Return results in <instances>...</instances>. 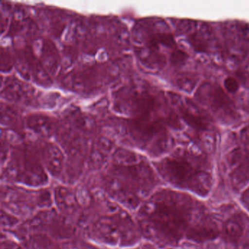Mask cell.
Here are the masks:
<instances>
[{
    "instance_id": "3",
    "label": "cell",
    "mask_w": 249,
    "mask_h": 249,
    "mask_svg": "<svg viewBox=\"0 0 249 249\" xmlns=\"http://www.w3.org/2000/svg\"><path fill=\"white\" fill-rule=\"evenodd\" d=\"M157 168L164 179L180 189L200 196H205L211 191V175L197 168L185 157H169L163 160Z\"/></svg>"
},
{
    "instance_id": "4",
    "label": "cell",
    "mask_w": 249,
    "mask_h": 249,
    "mask_svg": "<svg viewBox=\"0 0 249 249\" xmlns=\"http://www.w3.org/2000/svg\"><path fill=\"white\" fill-rule=\"evenodd\" d=\"M33 91V89L28 84L17 78H10L5 83V87L2 92L5 98L8 100L23 101L28 99Z\"/></svg>"
},
{
    "instance_id": "1",
    "label": "cell",
    "mask_w": 249,
    "mask_h": 249,
    "mask_svg": "<svg viewBox=\"0 0 249 249\" xmlns=\"http://www.w3.org/2000/svg\"><path fill=\"white\" fill-rule=\"evenodd\" d=\"M114 161L105 177L106 191L124 206L135 209L155 186L152 170L136 154L126 150L116 152Z\"/></svg>"
},
{
    "instance_id": "12",
    "label": "cell",
    "mask_w": 249,
    "mask_h": 249,
    "mask_svg": "<svg viewBox=\"0 0 249 249\" xmlns=\"http://www.w3.org/2000/svg\"><path fill=\"white\" fill-rule=\"evenodd\" d=\"M224 87L228 92L235 94L239 89V84L237 80L233 77H227L224 82Z\"/></svg>"
},
{
    "instance_id": "6",
    "label": "cell",
    "mask_w": 249,
    "mask_h": 249,
    "mask_svg": "<svg viewBox=\"0 0 249 249\" xmlns=\"http://www.w3.org/2000/svg\"><path fill=\"white\" fill-rule=\"evenodd\" d=\"M44 158L47 168L52 173H59L62 170L63 155L56 145L49 144L44 149Z\"/></svg>"
},
{
    "instance_id": "11",
    "label": "cell",
    "mask_w": 249,
    "mask_h": 249,
    "mask_svg": "<svg viewBox=\"0 0 249 249\" xmlns=\"http://www.w3.org/2000/svg\"><path fill=\"white\" fill-rule=\"evenodd\" d=\"M188 59H189V54L180 49H176L170 55V62L174 66H181Z\"/></svg>"
},
{
    "instance_id": "9",
    "label": "cell",
    "mask_w": 249,
    "mask_h": 249,
    "mask_svg": "<svg viewBox=\"0 0 249 249\" xmlns=\"http://www.w3.org/2000/svg\"><path fill=\"white\" fill-rule=\"evenodd\" d=\"M180 113L184 122L189 126L198 130H206L208 128V123L201 116L194 114L183 107H180Z\"/></svg>"
},
{
    "instance_id": "7",
    "label": "cell",
    "mask_w": 249,
    "mask_h": 249,
    "mask_svg": "<svg viewBox=\"0 0 249 249\" xmlns=\"http://www.w3.org/2000/svg\"><path fill=\"white\" fill-rule=\"evenodd\" d=\"M42 62L45 68L52 72H55L59 64V55L56 48L51 42L45 41L42 46Z\"/></svg>"
},
{
    "instance_id": "8",
    "label": "cell",
    "mask_w": 249,
    "mask_h": 249,
    "mask_svg": "<svg viewBox=\"0 0 249 249\" xmlns=\"http://www.w3.org/2000/svg\"><path fill=\"white\" fill-rule=\"evenodd\" d=\"M211 94H212L211 95L210 104L213 109L226 110L229 113L234 111V105L221 87H213L211 91Z\"/></svg>"
},
{
    "instance_id": "5",
    "label": "cell",
    "mask_w": 249,
    "mask_h": 249,
    "mask_svg": "<svg viewBox=\"0 0 249 249\" xmlns=\"http://www.w3.org/2000/svg\"><path fill=\"white\" fill-rule=\"evenodd\" d=\"M29 129L43 138H49L53 132V121L49 116L43 114H33L27 119Z\"/></svg>"
},
{
    "instance_id": "2",
    "label": "cell",
    "mask_w": 249,
    "mask_h": 249,
    "mask_svg": "<svg viewBox=\"0 0 249 249\" xmlns=\"http://www.w3.org/2000/svg\"><path fill=\"white\" fill-rule=\"evenodd\" d=\"M171 195L157 194L140 208L141 228L147 237L164 243L184 238L192 221V211Z\"/></svg>"
},
{
    "instance_id": "10",
    "label": "cell",
    "mask_w": 249,
    "mask_h": 249,
    "mask_svg": "<svg viewBox=\"0 0 249 249\" xmlns=\"http://www.w3.org/2000/svg\"><path fill=\"white\" fill-rule=\"evenodd\" d=\"M189 42L195 52L198 53H205L208 52V45L206 42L197 32H195L189 36Z\"/></svg>"
}]
</instances>
